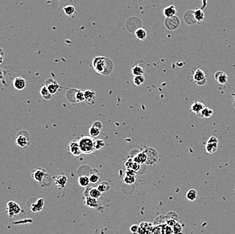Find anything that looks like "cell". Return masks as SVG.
Listing matches in <instances>:
<instances>
[{
	"label": "cell",
	"instance_id": "cell-2",
	"mask_svg": "<svg viewBox=\"0 0 235 234\" xmlns=\"http://www.w3.org/2000/svg\"><path fill=\"white\" fill-rule=\"evenodd\" d=\"M82 154H90L95 151V139L91 136H84L78 140Z\"/></svg>",
	"mask_w": 235,
	"mask_h": 234
},
{
	"label": "cell",
	"instance_id": "cell-38",
	"mask_svg": "<svg viewBox=\"0 0 235 234\" xmlns=\"http://www.w3.org/2000/svg\"><path fill=\"white\" fill-rule=\"evenodd\" d=\"M135 179H136L135 176H132V175H125V176L124 177V181L127 184H134L135 181Z\"/></svg>",
	"mask_w": 235,
	"mask_h": 234
},
{
	"label": "cell",
	"instance_id": "cell-29",
	"mask_svg": "<svg viewBox=\"0 0 235 234\" xmlns=\"http://www.w3.org/2000/svg\"><path fill=\"white\" fill-rule=\"evenodd\" d=\"M78 184H79L81 187H87L89 185V183H90V181H89V177L86 175L80 176L78 179Z\"/></svg>",
	"mask_w": 235,
	"mask_h": 234
},
{
	"label": "cell",
	"instance_id": "cell-1",
	"mask_svg": "<svg viewBox=\"0 0 235 234\" xmlns=\"http://www.w3.org/2000/svg\"><path fill=\"white\" fill-rule=\"evenodd\" d=\"M93 66L95 71L98 74L107 75L112 72L113 64L110 59L103 56H98L93 59Z\"/></svg>",
	"mask_w": 235,
	"mask_h": 234
},
{
	"label": "cell",
	"instance_id": "cell-39",
	"mask_svg": "<svg viewBox=\"0 0 235 234\" xmlns=\"http://www.w3.org/2000/svg\"><path fill=\"white\" fill-rule=\"evenodd\" d=\"M182 226L179 223L176 222V224L173 226V230H174V234H181L182 233Z\"/></svg>",
	"mask_w": 235,
	"mask_h": 234
},
{
	"label": "cell",
	"instance_id": "cell-41",
	"mask_svg": "<svg viewBox=\"0 0 235 234\" xmlns=\"http://www.w3.org/2000/svg\"><path fill=\"white\" fill-rule=\"evenodd\" d=\"M151 234H162V228L161 225L153 227L151 231Z\"/></svg>",
	"mask_w": 235,
	"mask_h": 234
},
{
	"label": "cell",
	"instance_id": "cell-42",
	"mask_svg": "<svg viewBox=\"0 0 235 234\" xmlns=\"http://www.w3.org/2000/svg\"><path fill=\"white\" fill-rule=\"evenodd\" d=\"M139 226L137 225H132L130 227V231L132 234H138V230H139Z\"/></svg>",
	"mask_w": 235,
	"mask_h": 234
},
{
	"label": "cell",
	"instance_id": "cell-32",
	"mask_svg": "<svg viewBox=\"0 0 235 234\" xmlns=\"http://www.w3.org/2000/svg\"><path fill=\"white\" fill-rule=\"evenodd\" d=\"M97 188L100 191V192L103 193V192H107V191L109 190L110 188V185L107 182L103 181L101 183V184L98 185V186L97 187Z\"/></svg>",
	"mask_w": 235,
	"mask_h": 234
},
{
	"label": "cell",
	"instance_id": "cell-25",
	"mask_svg": "<svg viewBox=\"0 0 235 234\" xmlns=\"http://www.w3.org/2000/svg\"><path fill=\"white\" fill-rule=\"evenodd\" d=\"M135 36H136L138 39L140 40V41H145L147 38V32L143 28H139L135 31Z\"/></svg>",
	"mask_w": 235,
	"mask_h": 234
},
{
	"label": "cell",
	"instance_id": "cell-11",
	"mask_svg": "<svg viewBox=\"0 0 235 234\" xmlns=\"http://www.w3.org/2000/svg\"><path fill=\"white\" fill-rule=\"evenodd\" d=\"M147 154V163H149L151 165L155 163L158 160V154L155 149L149 148L147 150H144Z\"/></svg>",
	"mask_w": 235,
	"mask_h": 234
},
{
	"label": "cell",
	"instance_id": "cell-19",
	"mask_svg": "<svg viewBox=\"0 0 235 234\" xmlns=\"http://www.w3.org/2000/svg\"><path fill=\"white\" fill-rule=\"evenodd\" d=\"M205 106L204 104L201 103L200 102H194L193 104L191 105V112L195 113L197 115L202 111V110L204 108Z\"/></svg>",
	"mask_w": 235,
	"mask_h": 234
},
{
	"label": "cell",
	"instance_id": "cell-46",
	"mask_svg": "<svg viewBox=\"0 0 235 234\" xmlns=\"http://www.w3.org/2000/svg\"><path fill=\"white\" fill-rule=\"evenodd\" d=\"M4 77V72L2 71V69H0V81H2Z\"/></svg>",
	"mask_w": 235,
	"mask_h": 234
},
{
	"label": "cell",
	"instance_id": "cell-33",
	"mask_svg": "<svg viewBox=\"0 0 235 234\" xmlns=\"http://www.w3.org/2000/svg\"><path fill=\"white\" fill-rule=\"evenodd\" d=\"M75 100L77 102H78V103L85 101V93H84V91L81 90L76 91Z\"/></svg>",
	"mask_w": 235,
	"mask_h": 234
},
{
	"label": "cell",
	"instance_id": "cell-36",
	"mask_svg": "<svg viewBox=\"0 0 235 234\" xmlns=\"http://www.w3.org/2000/svg\"><path fill=\"white\" fill-rule=\"evenodd\" d=\"M105 142L104 140H102V139H96V140H95L94 147L95 150H101L105 146Z\"/></svg>",
	"mask_w": 235,
	"mask_h": 234
},
{
	"label": "cell",
	"instance_id": "cell-18",
	"mask_svg": "<svg viewBox=\"0 0 235 234\" xmlns=\"http://www.w3.org/2000/svg\"><path fill=\"white\" fill-rule=\"evenodd\" d=\"M54 182L58 187L64 188L66 186L68 182L67 177L65 175H59L53 178Z\"/></svg>",
	"mask_w": 235,
	"mask_h": 234
},
{
	"label": "cell",
	"instance_id": "cell-15",
	"mask_svg": "<svg viewBox=\"0 0 235 234\" xmlns=\"http://www.w3.org/2000/svg\"><path fill=\"white\" fill-rule=\"evenodd\" d=\"M214 78L220 85H226L228 81V76L224 72L218 71L214 74Z\"/></svg>",
	"mask_w": 235,
	"mask_h": 234
},
{
	"label": "cell",
	"instance_id": "cell-13",
	"mask_svg": "<svg viewBox=\"0 0 235 234\" xmlns=\"http://www.w3.org/2000/svg\"><path fill=\"white\" fill-rule=\"evenodd\" d=\"M13 86L16 90H23L26 86V80L23 77H16L13 81Z\"/></svg>",
	"mask_w": 235,
	"mask_h": 234
},
{
	"label": "cell",
	"instance_id": "cell-10",
	"mask_svg": "<svg viewBox=\"0 0 235 234\" xmlns=\"http://www.w3.org/2000/svg\"><path fill=\"white\" fill-rule=\"evenodd\" d=\"M45 85L47 87L50 93L52 94L56 93L59 90V85L55 79L52 78H48L45 81Z\"/></svg>",
	"mask_w": 235,
	"mask_h": 234
},
{
	"label": "cell",
	"instance_id": "cell-30",
	"mask_svg": "<svg viewBox=\"0 0 235 234\" xmlns=\"http://www.w3.org/2000/svg\"><path fill=\"white\" fill-rule=\"evenodd\" d=\"M197 196H198V193H197V191L194 189H191L190 190H188V192L186 193V197L188 200L194 201V200H196V198H197Z\"/></svg>",
	"mask_w": 235,
	"mask_h": 234
},
{
	"label": "cell",
	"instance_id": "cell-17",
	"mask_svg": "<svg viewBox=\"0 0 235 234\" xmlns=\"http://www.w3.org/2000/svg\"><path fill=\"white\" fill-rule=\"evenodd\" d=\"M84 203H85L86 206L89 207V208H96L99 206V202L97 200V199L90 197V196H86L85 197V200Z\"/></svg>",
	"mask_w": 235,
	"mask_h": 234
},
{
	"label": "cell",
	"instance_id": "cell-35",
	"mask_svg": "<svg viewBox=\"0 0 235 234\" xmlns=\"http://www.w3.org/2000/svg\"><path fill=\"white\" fill-rule=\"evenodd\" d=\"M64 12L67 16H72L75 12V8L72 6H67L64 8Z\"/></svg>",
	"mask_w": 235,
	"mask_h": 234
},
{
	"label": "cell",
	"instance_id": "cell-40",
	"mask_svg": "<svg viewBox=\"0 0 235 234\" xmlns=\"http://www.w3.org/2000/svg\"><path fill=\"white\" fill-rule=\"evenodd\" d=\"M99 175L96 173L91 174L90 177H89V181H90V183H91V184H96V183L99 181Z\"/></svg>",
	"mask_w": 235,
	"mask_h": 234
},
{
	"label": "cell",
	"instance_id": "cell-31",
	"mask_svg": "<svg viewBox=\"0 0 235 234\" xmlns=\"http://www.w3.org/2000/svg\"><path fill=\"white\" fill-rule=\"evenodd\" d=\"M89 132L92 138H96V137L99 135L100 133H101V129L92 125L91 127L89 128Z\"/></svg>",
	"mask_w": 235,
	"mask_h": 234
},
{
	"label": "cell",
	"instance_id": "cell-16",
	"mask_svg": "<svg viewBox=\"0 0 235 234\" xmlns=\"http://www.w3.org/2000/svg\"><path fill=\"white\" fill-rule=\"evenodd\" d=\"M44 199L43 198L38 199L36 202L32 204L31 206V211L33 212H38L41 211L43 208V206H44Z\"/></svg>",
	"mask_w": 235,
	"mask_h": 234
},
{
	"label": "cell",
	"instance_id": "cell-22",
	"mask_svg": "<svg viewBox=\"0 0 235 234\" xmlns=\"http://www.w3.org/2000/svg\"><path fill=\"white\" fill-rule=\"evenodd\" d=\"M125 166L126 169H132L135 171H137L139 170V169L140 167V165L139 163H137L136 162H134L133 159H128L125 163Z\"/></svg>",
	"mask_w": 235,
	"mask_h": 234
},
{
	"label": "cell",
	"instance_id": "cell-6",
	"mask_svg": "<svg viewBox=\"0 0 235 234\" xmlns=\"http://www.w3.org/2000/svg\"><path fill=\"white\" fill-rule=\"evenodd\" d=\"M218 147V139L215 136H212L208 139L205 144V151L209 154H213L217 152Z\"/></svg>",
	"mask_w": 235,
	"mask_h": 234
},
{
	"label": "cell",
	"instance_id": "cell-34",
	"mask_svg": "<svg viewBox=\"0 0 235 234\" xmlns=\"http://www.w3.org/2000/svg\"><path fill=\"white\" fill-rule=\"evenodd\" d=\"M162 228V233L165 234H173L174 233V230H173V227L171 226L167 225L166 223L161 225Z\"/></svg>",
	"mask_w": 235,
	"mask_h": 234
},
{
	"label": "cell",
	"instance_id": "cell-8",
	"mask_svg": "<svg viewBox=\"0 0 235 234\" xmlns=\"http://www.w3.org/2000/svg\"><path fill=\"white\" fill-rule=\"evenodd\" d=\"M8 214L10 217H14L18 214L21 212L20 206L18 203L14 201L8 202L7 204Z\"/></svg>",
	"mask_w": 235,
	"mask_h": 234
},
{
	"label": "cell",
	"instance_id": "cell-43",
	"mask_svg": "<svg viewBox=\"0 0 235 234\" xmlns=\"http://www.w3.org/2000/svg\"><path fill=\"white\" fill-rule=\"evenodd\" d=\"M176 221L174 219H168L166 220V224L169 226H171L172 227L176 224Z\"/></svg>",
	"mask_w": 235,
	"mask_h": 234
},
{
	"label": "cell",
	"instance_id": "cell-3",
	"mask_svg": "<svg viewBox=\"0 0 235 234\" xmlns=\"http://www.w3.org/2000/svg\"><path fill=\"white\" fill-rule=\"evenodd\" d=\"M192 80L197 85H204L207 81V71L203 68L194 69L192 74Z\"/></svg>",
	"mask_w": 235,
	"mask_h": 234
},
{
	"label": "cell",
	"instance_id": "cell-45",
	"mask_svg": "<svg viewBox=\"0 0 235 234\" xmlns=\"http://www.w3.org/2000/svg\"><path fill=\"white\" fill-rule=\"evenodd\" d=\"M232 105H233V106L235 108V92H234L232 94Z\"/></svg>",
	"mask_w": 235,
	"mask_h": 234
},
{
	"label": "cell",
	"instance_id": "cell-28",
	"mask_svg": "<svg viewBox=\"0 0 235 234\" xmlns=\"http://www.w3.org/2000/svg\"><path fill=\"white\" fill-rule=\"evenodd\" d=\"M88 196L95 199H98L101 196V192L97 188H91L89 191Z\"/></svg>",
	"mask_w": 235,
	"mask_h": 234
},
{
	"label": "cell",
	"instance_id": "cell-21",
	"mask_svg": "<svg viewBox=\"0 0 235 234\" xmlns=\"http://www.w3.org/2000/svg\"><path fill=\"white\" fill-rule=\"evenodd\" d=\"M133 160L134 162L139 163L140 165H142V164L147 163V154H146V152L145 151L139 152L137 154L136 157L134 158Z\"/></svg>",
	"mask_w": 235,
	"mask_h": 234
},
{
	"label": "cell",
	"instance_id": "cell-27",
	"mask_svg": "<svg viewBox=\"0 0 235 234\" xmlns=\"http://www.w3.org/2000/svg\"><path fill=\"white\" fill-rule=\"evenodd\" d=\"M132 73L134 77L143 75L144 74V69H143V67L139 65V64H136V65H134L132 67Z\"/></svg>",
	"mask_w": 235,
	"mask_h": 234
},
{
	"label": "cell",
	"instance_id": "cell-47",
	"mask_svg": "<svg viewBox=\"0 0 235 234\" xmlns=\"http://www.w3.org/2000/svg\"><path fill=\"white\" fill-rule=\"evenodd\" d=\"M4 53H0V64H2L4 61V56H3Z\"/></svg>",
	"mask_w": 235,
	"mask_h": 234
},
{
	"label": "cell",
	"instance_id": "cell-14",
	"mask_svg": "<svg viewBox=\"0 0 235 234\" xmlns=\"http://www.w3.org/2000/svg\"><path fill=\"white\" fill-rule=\"evenodd\" d=\"M85 102L89 105H93L95 103V93L91 90H85Z\"/></svg>",
	"mask_w": 235,
	"mask_h": 234
},
{
	"label": "cell",
	"instance_id": "cell-44",
	"mask_svg": "<svg viewBox=\"0 0 235 234\" xmlns=\"http://www.w3.org/2000/svg\"><path fill=\"white\" fill-rule=\"evenodd\" d=\"M93 125L95 126L96 127L100 129H101L102 126H103L101 122H100V121H95V122H94V123H93Z\"/></svg>",
	"mask_w": 235,
	"mask_h": 234
},
{
	"label": "cell",
	"instance_id": "cell-37",
	"mask_svg": "<svg viewBox=\"0 0 235 234\" xmlns=\"http://www.w3.org/2000/svg\"><path fill=\"white\" fill-rule=\"evenodd\" d=\"M145 81V77L143 75L140 76H135L133 79V82L137 86L141 85Z\"/></svg>",
	"mask_w": 235,
	"mask_h": 234
},
{
	"label": "cell",
	"instance_id": "cell-23",
	"mask_svg": "<svg viewBox=\"0 0 235 234\" xmlns=\"http://www.w3.org/2000/svg\"><path fill=\"white\" fill-rule=\"evenodd\" d=\"M213 114V110H212L209 108L205 107L202 110V111L199 113V114H197L199 117L200 118H204V119H208L210 118Z\"/></svg>",
	"mask_w": 235,
	"mask_h": 234
},
{
	"label": "cell",
	"instance_id": "cell-20",
	"mask_svg": "<svg viewBox=\"0 0 235 234\" xmlns=\"http://www.w3.org/2000/svg\"><path fill=\"white\" fill-rule=\"evenodd\" d=\"M163 13L166 18L172 17L176 14V9L174 5H170V6L165 8L163 10Z\"/></svg>",
	"mask_w": 235,
	"mask_h": 234
},
{
	"label": "cell",
	"instance_id": "cell-12",
	"mask_svg": "<svg viewBox=\"0 0 235 234\" xmlns=\"http://www.w3.org/2000/svg\"><path fill=\"white\" fill-rule=\"evenodd\" d=\"M68 150L69 152L71 153L73 156H74V157H78V156H80L82 154L78 141H70L68 146Z\"/></svg>",
	"mask_w": 235,
	"mask_h": 234
},
{
	"label": "cell",
	"instance_id": "cell-48",
	"mask_svg": "<svg viewBox=\"0 0 235 234\" xmlns=\"http://www.w3.org/2000/svg\"><path fill=\"white\" fill-rule=\"evenodd\" d=\"M162 234H165V233H162Z\"/></svg>",
	"mask_w": 235,
	"mask_h": 234
},
{
	"label": "cell",
	"instance_id": "cell-7",
	"mask_svg": "<svg viewBox=\"0 0 235 234\" xmlns=\"http://www.w3.org/2000/svg\"><path fill=\"white\" fill-rule=\"evenodd\" d=\"M48 175L47 172L44 169L42 168H37L35 169L34 170H32L31 176L35 181L39 183L40 185H41V183L43 182V179H44L46 176H47Z\"/></svg>",
	"mask_w": 235,
	"mask_h": 234
},
{
	"label": "cell",
	"instance_id": "cell-9",
	"mask_svg": "<svg viewBox=\"0 0 235 234\" xmlns=\"http://www.w3.org/2000/svg\"><path fill=\"white\" fill-rule=\"evenodd\" d=\"M183 20L184 22L189 26L194 25L198 23L197 22L195 18H194V10H186L183 15Z\"/></svg>",
	"mask_w": 235,
	"mask_h": 234
},
{
	"label": "cell",
	"instance_id": "cell-5",
	"mask_svg": "<svg viewBox=\"0 0 235 234\" xmlns=\"http://www.w3.org/2000/svg\"><path fill=\"white\" fill-rule=\"evenodd\" d=\"M29 133L26 131H21L16 135V145L21 147H26L29 145Z\"/></svg>",
	"mask_w": 235,
	"mask_h": 234
},
{
	"label": "cell",
	"instance_id": "cell-26",
	"mask_svg": "<svg viewBox=\"0 0 235 234\" xmlns=\"http://www.w3.org/2000/svg\"><path fill=\"white\" fill-rule=\"evenodd\" d=\"M40 93L43 97V98L45 99V100H49V99H50L51 98V97H52V94L50 93V91H49L47 87H46L45 85H44L43 87L41 88Z\"/></svg>",
	"mask_w": 235,
	"mask_h": 234
},
{
	"label": "cell",
	"instance_id": "cell-24",
	"mask_svg": "<svg viewBox=\"0 0 235 234\" xmlns=\"http://www.w3.org/2000/svg\"><path fill=\"white\" fill-rule=\"evenodd\" d=\"M194 14L197 23H200L203 21L205 18V13L201 8H197L194 10Z\"/></svg>",
	"mask_w": 235,
	"mask_h": 234
},
{
	"label": "cell",
	"instance_id": "cell-4",
	"mask_svg": "<svg viewBox=\"0 0 235 234\" xmlns=\"http://www.w3.org/2000/svg\"><path fill=\"white\" fill-rule=\"evenodd\" d=\"M164 25L168 31H174L180 27V20L176 15L172 17L166 18L164 20Z\"/></svg>",
	"mask_w": 235,
	"mask_h": 234
}]
</instances>
